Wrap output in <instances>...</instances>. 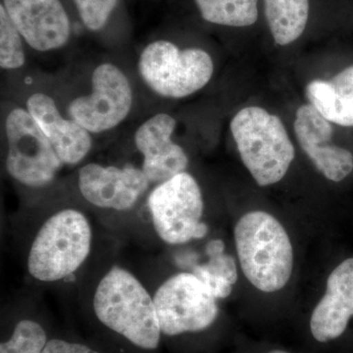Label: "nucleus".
Segmentation results:
<instances>
[{
  "instance_id": "obj_19",
  "label": "nucleus",
  "mask_w": 353,
  "mask_h": 353,
  "mask_svg": "<svg viewBox=\"0 0 353 353\" xmlns=\"http://www.w3.org/2000/svg\"><path fill=\"white\" fill-rule=\"evenodd\" d=\"M24 39L18 31L6 8L0 4V67L17 70L26 63Z\"/></svg>"
},
{
  "instance_id": "obj_16",
  "label": "nucleus",
  "mask_w": 353,
  "mask_h": 353,
  "mask_svg": "<svg viewBox=\"0 0 353 353\" xmlns=\"http://www.w3.org/2000/svg\"><path fill=\"white\" fill-rule=\"evenodd\" d=\"M306 97L325 119L339 126L353 127V65L331 80H314Z\"/></svg>"
},
{
  "instance_id": "obj_3",
  "label": "nucleus",
  "mask_w": 353,
  "mask_h": 353,
  "mask_svg": "<svg viewBox=\"0 0 353 353\" xmlns=\"http://www.w3.org/2000/svg\"><path fill=\"white\" fill-rule=\"evenodd\" d=\"M232 134L241 160L261 187L280 182L294 159V146L282 120L259 106L239 111Z\"/></svg>"
},
{
  "instance_id": "obj_4",
  "label": "nucleus",
  "mask_w": 353,
  "mask_h": 353,
  "mask_svg": "<svg viewBox=\"0 0 353 353\" xmlns=\"http://www.w3.org/2000/svg\"><path fill=\"white\" fill-rule=\"evenodd\" d=\"M92 228L75 209L58 211L46 221L32 241L28 269L41 282L72 276L85 261L92 248Z\"/></svg>"
},
{
  "instance_id": "obj_5",
  "label": "nucleus",
  "mask_w": 353,
  "mask_h": 353,
  "mask_svg": "<svg viewBox=\"0 0 353 353\" xmlns=\"http://www.w3.org/2000/svg\"><path fill=\"white\" fill-rule=\"evenodd\" d=\"M139 76L165 99H183L205 87L214 72L210 54L201 48L180 50L169 41H152L141 51Z\"/></svg>"
},
{
  "instance_id": "obj_24",
  "label": "nucleus",
  "mask_w": 353,
  "mask_h": 353,
  "mask_svg": "<svg viewBox=\"0 0 353 353\" xmlns=\"http://www.w3.org/2000/svg\"><path fill=\"white\" fill-rule=\"evenodd\" d=\"M205 252L208 257L218 254V253L225 252L224 241L218 240V239L211 240L208 245H206Z\"/></svg>"
},
{
  "instance_id": "obj_25",
  "label": "nucleus",
  "mask_w": 353,
  "mask_h": 353,
  "mask_svg": "<svg viewBox=\"0 0 353 353\" xmlns=\"http://www.w3.org/2000/svg\"><path fill=\"white\" fill-rule=\"evenodd\" d=\"M268 353H290V352H285V350H271V352H268Z\"/></svg>"
},
{
  "instance_id": "obj_12",
  "label": "nucleus",
  "mask_w": 353,
  "mask_h": 353,
  "mask_svg": "<svg viewBox=\"0 0 353 353\" xmlns=\"http://www.w3.org/2000/svg\"><path fill=\"white\" fill-rule=\"evenodd\" d=\"M176 120L166 113L148 118L134 132V145L143 155L141 170L150 183H161L187 170L189 158L172 139Z\"/></svg>"
},
{
  "instance_id": "obj_17",
  "label": "nucleus",
  "mask_w": 353,
  "mask_h": 353,
  "mask_svg": "<svg viewBox=\"0 0 353 353\" xmlns=\"http://www.w3.org/2000/svg\"><path fill=\"white\" fill-rule=\"evenodd\" d=\"M264 6L269 29L279 46L294 43L303 34L309 0H264Z\"/></svg>"
},
{
  "instance_id": "obj_15",
  "label": "nucleus",
  "mask_w": 353,
  "mask_h": 353,
  "mask_svg": "<svg viewBox=\"0 0 353 353\" xmlns=\"http://www.w3.org/2000/svg\"><path fill=\"white\" fill-rule=\"evenodd\" d=\"M352 317L353 259H348L330 274L326 292L311 314V334L322 343L336 340Z\"/></svg>"
},
{
  "instance_id": "obj_23",
  "label": "nucleus",
  "mask_w": 353,
  "mask_h": 353,
  "mask_svg": "<svg viewBox=\"0 0 353 353\" xmlns=\"http://www.w3.org/2000/svg\"><path fill=\"white\" fill-rule=\"evenodd\" d=\"M43 353H99L82 343L52 339L46 343Z\"/></svg>"
},
{
  "instance_id": "obj_22",
  "label": "nucleus",
  "mask_w": 353,
  "mask_h": 353,
  "mask_svg": "<svg viewBox=\"0 0 353 353\" xmlns=\"http://www.w3.org/2000/svg\"><path fill=\"white\" fill-rule=\"evenodd\" d=\"M206 275L234 285L238 281V268L231 255L222 252L209 256L206 263L197 265Z\"/></svg>"
},
{
  "instance_id": "obj_14",
  "label": "nucleus",
  "mask_w": 353,
  "mask_h": 353,
  "mask_svg": "<svg viewBox=\"0 0 353 353\" xmlns=\"http://www.w3.org/2000/svg\"><path fill=\"white\" fill-rule=\"evenodd\" d=\"M26 109L38 123L64 165H76L92 148V134L71 117L60 112L54 99L34 92L26 101Z\"/></svg>"
},
{
  "instance_id": "obj_18",
  "label": "nucleus",
  "mask_w": 353,
  "mask_h": 353,
  "mask_svg": "<svg viewBox=\"0 0 353 353\" xmlns=\"http://www.w3.org/2000/svg\"><path fill=\"white\" fill-rule=\"evenodd\" d=\"M204 20L228 27H248L259 18V0H194Z\"/></svg>"
},
{
  "instance_id": "obj_11",
  "label": "nucleus",
  "mask_w": 353,
  "mask_h": 353,
  "mask_svg": "<svg viewBox=\"0 0 353 353\" xmlns=\"http://www.w3.org/2000/svg\"><path fill=\"white\" fill-rule=\"evenodd\" d=\"M141 169L127 166L85 165L79 171V189L88 202L97 208L124 211L134 208L150 187Z\"/></svg>"
},
{
  "instance_id": "obj_8",
  "label": "nucleus",
  "mask_w": 353,
  "mask_h": 353,
  "mask_svg": "<svg viewBox=\"0 0 353 353\" xmlns=\"http://www.w3.org/2000/svg\"><path fill=\"white\" fill-rule=\"evenodd\" d=\"M153 301L165 336L203 331L219 315L217 299L194 273L172 276L158 288Z\"/></svg>"
},
{
  "instance_id": "obj_2",
  "label": "nucleus",
  "mask_w": 353,
  "mask_h": 353,
  "mask_svg": "<svg viewBox=\"0 0 353 353\" xmlns=\"http://www.w3.org/2000/svg\"><path fill=\"white\" fill-rule=\"evenodd\" d=\"M241 270L250 284L264 292L284 289L294 271V248L289 234L264 211L246 213L234 227Z\"/></svg>"
},
{
  "instance_id": "obj_21",
  "label": "nucleus",
  "mask_w": 353,
  "mask_h": 353,
  "mask_svg": "<svg viewBox=\"0 0 353 353\" xmlns=\"http://www.w3.org/2000/svg\"><path fill=\"white\" fill-rule=\"evenodd\" d=\"M74 3L88 31L99 32L108 24L118 0H74Z\"/></svg>"
},
{
  "instance_id": "obj_7",
  "label": "nucleus",
  "mask_w": 353,
  "mask_h": 353,
  "mask_svg": "<svg viewBox=\"0 0 353 353\" xmlns=\"http://www.w3.org/2000/svg\"><path fill=\"white\" fill-rule=\"evenodd\" d=\"M4 130L9 175L26 187L50 185L64 164L29 111L22 108L11 109L6 115Z\"/></svg>"
},
{
  "instance_id": "obj_10",
  "label": "nucleus",
  "mask_w": 353,
  "mask_h": 353,
  "mask_svg": "<svg viewBox=\"0 0 353 353\" xmlns=\"http://www.w3.org/2000/svg\"><path fill=\"white\" fill-rule=\"evenodd\" d=\"M25 43L39 52L60 50L71 37V22L60 0H2Z\"/></svg>"
},
{
  "instance_id": "obj_20",
  "label": "nucleus",
  "mask_w": 353,
  "mask_h": 353,
  "mask_svg": "<svg viewBox=\"0 0 353 353\" xmlns=\"http://www.w3.org/2000/svg\"><path fill=\"white\" fill-rule=\"evenodd\" d=\"M48 341L41 324L32 320H21L10 339L2 341L0 353H43Z\"/></svg>"
},
{
  "instance_id": "obj_1",
  "label": "nucleus",
  "mask_w": 353,
  "mask_h": 353,
  "mask_svg": "<svg viewBox=\"0 0 353 353\" xmlns=\"http://www.w3.org/2000/svg\"><path fill=\"white\" fill-rule=\"evenodd\" d=\"M94 310L104 326L136 347L153 350L159 345L154 301L129 271L114 266L106 273L95 290Z\"/></svg>"
},
{
  "instance_id": "obj_9",
  "label": "nucleus",
  "mask_w": 353,
  "mask_h": 353,
  "mask_svg": "<svg viewBox=\"0 0 353 353\" xmlns=\"http://www.w3.org/2000/svg\"><path fill=\"white\" fill-rule=\"evenodd\" d=\"M132 88L124 72L112 63L99 65L92 75V92L70 102L68 115L90 134L119 126L132 110Z\"/></svg>"
},
{
  "instance_id": "obj_13",
  "label": "nucleus",
  "mask_w": 353,
  "mask_h": 353,
  "mask_svg": "<svg viewBox=\"0 0 353 353\" xmlns=\"http://www.w3.org/2000/svg\"><path fill=\"white\" fill-rule=\"evenodd\" d=\"M294 132L301 150L325 178L341 182L353 170V154L345 148L332 143L331 122L311 104L296 111Z\"/></svg>"
},
{
  "instance_id": "obj_6",
  "label": "nucleus",
  "mask_w": 353,
  "mask_h": 353,
  "mask_svg": "<svg viewBox=\"0 0 353 353\" xmlns=\"http://www.w3.org/2000/svg\"><path fill=\"white\" fill-rule=\"evenodd\" d=\"M148 203L155 231L165 243L181 245L208 234V225L201 221L204 209L201 190L187 172L158 183Z\"/></svg>"
}]
</instances>
